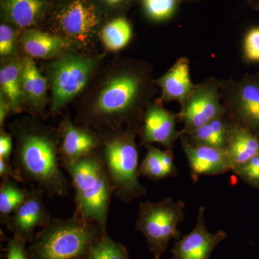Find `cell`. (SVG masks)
<instances>
[{"label": "cell", "mask_w": 259, "mask_h": 259, "mask_svg": "<svg viewBox=\"0 0 259 259\" xmlns=\"http://www.w3.org/2000/svg\"><path fill=\"white\" fill-rule=\"evenodd\" d=\"M153 83L146 63L120 56L105 61L74 101L75 123L96 132L140 131Z\"/></svg>", "instance_id": "cell-1"}, {"label": "cell", "mask_w": 259, "mask_h": 259, "mask_svg": "<svg viewBox=\"0 0 259 259\" xmlns=\"http://www.w3.org/2000/svg\"><path fill=\"white\" fill-rule=\"evenodd\" d=\"M27 114L8 125L14 140L13 165L24 182L36 184L50 197L69 194V182L61 170L57 128Z\"/></svg>", "instance_id": "cell-2"}, {"label": "cell", "mask_w": 259, "mask_h": 259, "mask_svg": "<svg viewBox=\"0 0 259 259\" xmlns=\"http://www.w3.org/2000/svg\"><path fill=\"white\" fill-rule=\"evenodd\" d=\"M107 55V52L71 51L40 64L51 92L49 115L59 113L81 96L106 61Z\"/></svg>", "instance_id": "cell-3"}, {"label": "cell", "mask_w": 259, "mask_h": 259, "mask_svg": "<svg viewBox=\"0 0 259 259\" xmlns=\"http://www.w3.org/2000/svg\"><path fill=\"white\" fill-rule=\"evenodd\" d=\"M101 139L98 153L105 165L116 198L123 202L144 197L146 187L139 180L137 129H120L97 132Z\"/></svg>", "instance_id": "cell-4"}, {"label": "cell", "mask_w": 259, "mask_h": 259, "mask_svg": "<svg viewBox=\"0 0 259 259\" xmlns=\"http://www.w3.org/2000/svg\"><path fill=\"white\" fill-rule=\"evenodd\" d=\"M102 234L100 227L77 213L54 218L34 237L28 254L31 259H85Z\"/></svg>", "instance_id": "cell-5"}, {"label": "cell", "mask_w": 259, "mask_h": 259, "mask_svg": "<svg viewBox=\"0 0 259 259\" xmlns=\"http://www.w3.org/2000/svg\"><path fill=\"white\" fill-rule=\"evenodd\" d=\"M75 190V212L107 233V218L113 187L99 153L64 165Z\"/></svg>", "instance_id": "cell-6"}, {"label": "cell", "mask_w": 259, "mask_h": 259, "mask_svg": "<svg viewBox=\"0 0 259 259\" xmlns=\"http://www.w3.org/2000/svg\"><path fill=\"white\" fill-rule=\"evenodd\" d=\"M105 21L92 0H57L42 29L63 37L75 51L96 53Z\"/></svg>", "instance_id": "cell-7"}, {"label": "cell", "mask_w": 259, "mask_h": 259, "mask_svg": "<svg viewBox=\"0 0 259 259\" xmlns=\"http://www.w3.org/2000/svg\"><path fill=\"white\" fill-rule=\"evenodd\" d=\"M185 204L171 197L158 202L140 203L136 228L147 241L154 259L161 258L168 249L170 240H180L177 227L185 219Z\"/></svg>", "instance_id": "cell-8"}, {"label": "cell", "mask_w": 259, "mask_h": 259, "mask_svg": "<svg viewBox=\"0 0 259 259\" xmlns=\"http://www.w3.org/2000/svg\"><path fill=\"white\" fill-rule=\"evenodd\" d=\"M57 130L59 157L62 166L95 154L100 150L101 139L98 133L76 125L68 112L63 116Z\"/></svg>", "instance_id": "cell-9"}, {"label": "cell", "mask_w": 259, "mask_h": 259, "mask_svg": "<svg viewBox=\"0 0 259 259\" xmlns=\"http://www.w3.org/2000/svg\"><path fill=\"white\" fill-rule=\"evenodd\" d=\"M42 189L32 187L18 208L5 223L14 236L23 238L26 243L33 241V233L37 227H45L51 221L49 209L44 202Z\"/></svg>", "instance_id": "cell-10"}, {"label": "cell", "mask_w": 259, "mask_h": 259, "mask_svg": "<svg viewBox=\"0 0 259 259\" xmlns=\"http://www.w3.org/2000/svg\"><path fill=\"white\" fill-rule=\"evenodd\" d=\"M204 212V207H199L196 226L189 234L175 243L171 259H210L213 250L226 238L225 231L211 233L208 231Z\"/></svg>", "instance_id": "cell-11"}, {"label": "cell", "mask_w": 259, "mask_h": 259, "mask_svg": "<svg viewBox=\"0 0 259 259\" xmlns=\"http://www.w3.org/2000/svg\"><path fill=\"white\" fill-rule=\"evenodd\" d=\"M49 86L35 60L23 55L22 66V97L24 112L44 119L48 116L47 108L50 103Z\"/></svg>", "instance_id": "cell-12"}, {"label": "cell", "mask_w": 259, "mask_h": 259, "mask_svg": "<svg viewBox=\"0 0 259 259\" xmlns=\"http://www.w3.org/2000/svg\"><path fill=\"white\" fill-rule=\"evenodd\" d=\"M184 105L181 117L185 122V132L188 134L223 117L225 112L220 103L217 89L211 86L203 87L192 93Z\"/></svg>", "instance_id": "cell-13"}, {"label": "cell", "mask_w": 259, "mask_h": 259, "mask_svg": "<svg viewBox=\"0 0 259 259\" xmlns=\"http://www.w3.org/2000/svg\"><path fill=\"white\" fill-rule=\"evenodd\" d=\"M52 5L51 0H0V20L21 30L42 29Z\"/></svg>", "instance_id": "cell-14"}, {"label": "cell", "mask_w": 259, "mask_h": 259, "mask_svg": "<svg viewBox=\"0 0 259 259\" xmlns=\"http://www.w3.org/2000/svg\"><path fill=\"white\" fill-rule=\"evenodd\" d=\"M182 146L188 160L191 177L194 182L200 176L223 175L232 170L224 149L194 144L185 136L182 137Z\"/></svg>", "instance_id": "cell-15"}, {"label": "cell", "mask_w": 259, "mask_h": 259, "mask_svg": "<svg viewBox=\"0 0 259 259\" xmlns=\"http://www.w3.org/2000/svg\"><path fill=\"white\" fill-rule=\"evenodd\" d=\"M19 44L21 54L34 60L51 61L75 51L64 38L44 29L21 30Z\"/></svg>", "instance_id": "cell-16"}, {"label": "cell", "mask_w": 259, "mask_h": 259, "mask_svg": "<svg viewBox=\"0 0 259 259\" xmlns=\"http://www.w3.org/2000/svg\"><path fill=\"white\" fill-rule=\"evenodd\" d=\"M140 133L145 146L157 143L169 149L180 135L176 130L175 115L158 104L148 105Z\"/></svg>", "instance_id": "cell-17"}, {"label": "cell", "mask_w": 259, "mask_h": 259, "mask_svg": "<svg viewBox=\"0 0 259 259\" xmlns=\"http://www.w3.org/2000/svg\"><path fill=\"white\" fill-rule=\"evenodd\" d=\"M23 54L0 61V96L8 101L13 114L24 112L22 97Z\"/></svg>", "instance_id": "cell-18"}, {"label": "cell", "mask_w": 259, "mask_h": 259, "mask_svg": "<svg viewBox=\"0 0 259 259\" xmlns=\"http://www.w3.org/2000/svg\"><path fill=\"white\" fill-rule=\"evenodd\" d=\"M154 82L161 88L163 100H177L185 104L194 89L191 82L188 61L181 59L166 74Z\"/></svg>", "instance_id": "cell-19"}, {"label": "cell", "mask_w": 259, "mask_h": 259, "mask_svg": "<svg viewBox=\"0 0 259 259\" xmlns=\"http://www.w3.org/2000/svg\"><path fill=\"white\" fill-rule=\"evenodd\" d=\"M225 151L233 171L259 156V140L243 126H231Z\"/></svg>", "instance_id": "cell-20"}, {"label": "cell", "mask_w": 259, "mask_h": 259, "mask_svg": "<svg viewBox=\"0 0 259 259\" xmlns=\"http://www.w3.org/2000/svg\"><path fill=\"white\" fill-rule=\"evenodd\" d=\"M233 110L243 127L250 131L259 130V85L241 84L233 98Z\"/></svg>", "instance_id": "cell-21"}, {"label": "cell", "mask_w": 259, "mask_h": 259, "mask_svg": "<svg viewBox=\"0 0 259 259\" xmlns=\"http://www.w3.org/2000/svg\"><path fill=\"white\" fill-rule=\"evenodd\" d=\"M132 35L131 23L122 15L105 22L100 32V42L105 52H117L129 44Z\"/></svg>", "instance_id": "cell-22"}, {"label": "cell", "mask_w": 259, "mask_h": 259, "mask_svg": "<svg viewBox=\"0 0 259 259\" xmlns=\"http://www.w3.org/2000/svg\"><path fill=\"white\" fill-rule=\"evenodd\" d=\"M231 126L223 117L211 121L191 132L194 144L204 145L211 147L226 149Z\"/></svg>", "instance_id": "cell-23"}, {"label": "cell", "mask_w": 259, "mask_h": 259, "mask_svg": "<svg viewBox=\"0 0 259 259\" xmlns=\"http://www.w3.org/2000/svg\"><path fill=\"white\" fill-rule=\"evenodd\" d=\"M0 185V222L5 225L10 216L23 202L28 190L23 189L16 181L10 178L2 179Z\"/></svg>", "instance_id": "cell-24"}, {"label": "cell", "mask_w": 259, "mask_h": 259, "mask_svg": "<svg viewBox=\"0 0 259 259\" xmlns=\"http://www.w3.org/2000/svg\"><path fill=\"white\" fill-rule=\"evenodd\" d=\"M85 259H130L128 252L123 245L103 233L89 250Z\"/></svg>", "instance_id": "cell-25"}, {"label": "cell", "mask_w": 259, "mask_h": 259, "mask_svg": "<svg viewBox=\"0 0 259 259\" xmlns=\"http://www.w3.org/2000/svg\"><path fill=\"white\" fill-rule=\"evenodd\" d=\"M20 32L21 30L13 24L0 20V61L21 54L19 44Z\"/></svg>", "instance_id": "cell-26"}, {"label": "cell", "mask_w": 259, "mask_h": 259, "mask_svg": "<svg viewBox=\"0 0 259 259\" xmlns=\"http://www.w3.org/2000/svg\"><path fill=\"white\" fill-rule=\"evenodd\" d=\"M146 148L147 153L140 165L138 172L139 177H147L153 181L163 180L168 177L162 164L161 150L151 144L146 145Z\"/></svg>", "instance_id": "cell-27"}, {"label": "cell", "mask_w": 259, "mask_h": 259, "mask_svg": "<svg viewBox=\"0 0 259 259\" xmlns=\"http://www.w3.org/2000/svg\"><path fill=\"white\" fill-rule=\"evenodd\" d=\"M145 14L152 21H163L175 13L177 0H141Z\"/></svg>", "instance_id": "cell-28"}, {"label": "cell", "mask_w": 259, "mask_h": 259, "mask_svg": "<svg viewBox=\"0 0 259 259\" xmlns=\"http://www.w3.org/2000/svg\"><path fill=\"white\" fill-rule=\"evenodd\" d=\"M137 0H92L105 20L122 16Z\"/></svg>", "instance_id": "cell-29"}, {"label": "cell", "mask_w": 259, "mask_h": 259, "mask_svg": "<svg viewBox=\"0 0 259 259\" xmlns=\"http://www.w3.org/2000/svg\"><path fill=\"white\" fill-rule=\"evenodd\" d=\"M233 171L246 183L259 187V156L252 158Z\"/></svg>", "instance_id": "cell-30"}, {"label": "cell", "mask_w": 259, "mask_h": 259, "mask_svg": "<svg viewBox=\"0 0 259 259\" xmlns=\"http://www.w3.org/2000/svg\"><path fill=\"white\" fill-rule=\"evenodd\" d=\"M26 242L20 237L14 236L7 238L6 259H31L25 248Z\"/></svg>", "instance_id": "cell-31"}, {"label": "cell", "mask_w": 259, "mask_h": 259, "mask_svg": "<svg viewBox=\"0 0 259 259\" xmlns=\"http://www.w3.org/2000/svg\"><path fill=\"white\" fill-rule=\"evenodd\" d=\"M245 54L250 60L259 61V28L250 30L245 37Z\"/></svg>", "instance_id": "cell-32"}, {"label": "cell", "mask_w": 259, "mask_h": 259, "mask_svg": "<svg viewBox=\"0 0 259 259\" xmlns=\"http://www.w3.org/2000/svg\"><path fill=\"white\" fill-rule=\"evenodd\" d=\"M13 137L10 132H6L5 129L0 131V158L10 161V158L13 154L14 145Z\"/></svg>", "instance_id": "cell-33"}, {"label": "cell", "mask_w": 259, "mask_h": 259, "mask_svg": "<svg viewBox=\"0 0 259 259\" xmlns=\"http://www.w3.org/2000/svg\"><path fill=\"white\" fill-rule=\"evenodd\" d=\"M0 177L2 179L10 178L16 181L17 182H21V183L24 182L14 166L10 164V161L1 158H0Z\"/></svg>", "instance_id": "cell-34"}, {"label": "cell", "mask_w": 259, "mask_h": 259, "mask_svg": "<svg viewBox=\"0 0 259 259\" xmlns=\"http://www.w3.org/2000/svg\"><path fill=\"white\" fill-rule=\"evenodd\" d=\"M161 159L163 168L166 170L168 177L176 176L177 168L174 163V153L171 149L167 148L165 151H161Z\"/></svg>", "instance_id": "cell-35"}, {"label": "cell", "mask_w": 259, "mask_h": 259, "mask_svg": "<svg viewBox=\"0 0 259 259\" xmlns=\"http://www.w3.org/2000/svg\"><path fill=\"white\" fill-rule=\"evenodd\" d=\"M11 114H13V112L10 104L5 98L0 96V129H5L7 118Z\"/></svg>", "instance_id": "cell-36"}, {"label": "cell", "mask_w": 259, "mask_h": 259, "mask_svg": "<svg viewBox=\"0 0 259 259\" xmlns=\"http://www.w3.org/2000/svg\"><path fill=\"white\" fill-rule=\"evenodd\" d=\"M250 1L252 5H255V6L259 8V0H250Z\"/></svg>", "instance_id": "cell-37"}, {"label": "cell", "mask_w": 259, "mask_h": 259, "mask_svg": "<svg viewBox=\"0 0 259 259\" xmlns=\"http://www.w3.org/2000/svg\"><path fill=\"white\" fill-rule=\"evenodd\" d=\"M51 1L52 2V3H54V2L57 1V0H51Z\"/></svg>", "instance_id": "cell-38"}]
</instances>
